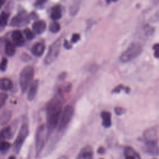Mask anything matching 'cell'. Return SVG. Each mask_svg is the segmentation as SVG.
Masks as SVG:
<instances>
[{
    "label": "cell",
    "mask_w": 159,
    "mask_h": 159,
    "mask_svg": "<svg viewBox=\"0 0 159 159\" xmlns=\"http://www.w3.org/2000/svg\"><path fill=\"white\" fill-rule=\"evenodd\" d=\"M12 117V112L9 110L4 111L0 115V125H4L7 124Z\"/></svg>",
    "instance_id": "obj_22"
},
{
    "label": "cell",
    "mask_w": 159,
    "mask_h": 159,
    "mask_svg": "<svg viewBox=\"0 0 159 159\" xmlns=\"http://www.w3.org/2000/svg\"><path fill=\"white\" fill-rule=\"evenodd\" d=\"M143 30H144L145 34H147V35H151L152 34V32L153 31V29L152 28V27H151L148 25H145L143 28Z\"/></svg>",
    "instance_id": "obj_34"
},
{
    "label": "cell",
    "mask_w": 159,
    "mask_h": 159,
    "mask_svg": "<svg viewBox=\"0 0 159 159\" xmlns=\"http://www.w3.org/2000/svg\"><path fill=\"white\" fill-rule=\"evenodd\" d=\"M143 150L145 153L152 155L157 156L159 155V147L156 140H145V145L143 147Z\"/></svg>",
    "instance_id": "obj_9"
},
{
    "label": "cell",
    "mask_w": 159,
    "mask_h": 159,
    "mask_svg": "<svg viewBox=\"0 0 159 159\" xmlns=\"http://www.w3.org/2000/svg\"><path fill=\"white\" fill-rule=\"evenodd\" d=\"M98 153L102 155L105 153V148L103 147H100L98 149Z\"/></svg>",
    "instance_id": "obj_37"
},
{
    "label": "cell",
    "mask_w": 159,
    "mask_h": 159,
    "mask_svg": "<svg viewBox=\"0 0 159 159\" xmlns=\"http://www.w3.org/2000/svg\"><path fill=\"white\" fill-rule=\"evenodd\" d=\"M29 125L28 124L24 122L21 125L19 129V131L18 132V134L14 142L13 150L15 153L16 154L19 153L25 139L29 135Z\"/></svg>",
    "instance_id": "obj_5"
},
{
    "label": "cell",
    "mask_w": 159,
    "mask_h": 159,
    "mask_svg": "<svg viewBox=\"0 0 159 159\" xmlns=\"http://www.w3.org/2000/svg\"><path fill=\"white\" fill-rule=\"evenodd\" d=\"M63 46L67 50H70V49H71L72 48V45L66 39H65V40H64Z\"/></svg>",
    "instance_id": "obj_35"
},
{
    "label": "cell",
    "mask_w": 159,
    "mask_h": 159,
    "mask_svg": "<svg viewBox=\"0 0 159 159\" xmlns=\"http://www.w3.org/2000/svg\"><path fill=\"white\" fill-rule=\"evenodd\" d=\"M63 111V102L59 97L51 99L46 106V127L48 132L58 126Z\"/></svg>",
    "instance_id": "obj_1"
},
{
    "label": "cell",
    "mask_w": 159,
    "mask_h": 159,
    "mask_svg": "<svg viewBox=\"0 0 159 159\" xmlns=\"http://www.w3.org/2000/svg\"><path fill=\"white\" fill-rule=\"evenodd\" d=\"M76 159H93V150L91 146L83 147L77 156Z\"/></svg>",
    "instance_id": "obj_12"
},
{
    "label": "cell",
    "mask_w": 159,
    "mask_h": 159,
    "mask_svg": "<svg viewBox=\"0 0 159 159\" xmlns=\"http://www.w3.org/2000/svg\"><path fill=\"white\" fill-rule=\"evenodd\" d=\"M9 14L5 11H2L0 14V28H4L6 26L8 19H9Z\"/></svg>",
    "instance_id": "obj_23"
},
{
    "label": "cell",
    "mask_w": 159,
    "mask_h": 159,
    "mask_svg": "<svg viewBox=\"0 0 159 159\" xmlns=\"http://www.w3.org/2000/svg\"><path fill=\"white\" fill-rule=\"evenodd\" d=\"M114 112L116 115L121 116L126 112V110L122 107H116L114 109Z\"/></svg>",
    "instance_id": "obj_31"
},
{
    "label": "cell",
    "mask_w": 159,
    "mask_h": 159,
    "mask_svg": "<svg viewBox=\"0 0 159 159\" xmlns=\"http://www.w3.org/2000/svg\"><path fill=\"white\" fill-rule=\"evenodd\" d=\"M101 159H103V158H101Z\"/></svg>",
    "instance_id": "obj_43"
},
{
    "label": "cell",
    "mask_w": 159,
    "mask_h": 159,
    "mask_svg": "<svg viewBox=\"0 0 159 159\" xmlns=\"http://www.w3.org/2000/svg\"><path fill=\"white\" fill-rule=\"evenodd\" d=\"M74 108L71 105H67L62 111L58 124V132H63L68 125L74 115Z\"/></svg>",
    "instance_id": "obj_7"
},
{
    "label": "cell",
    "mask_w": 159,
    "mask_h": 159,
    "mask_svg": "<svg viewBox=\"0 0 159 159\" xmlns=\"http://www.w3.org/2000/svg\"><path fill=\"white\" fill-rule=\"evenodd\" d=\"M11 37L13 43L16 46H23L25 43V40L22 33L19 30H15L12 32Z\"/></svg>",
    "instance_id": "obj_11"
},
{
    "label": "cell",
    "mask_w": 159,
    "mask_h": 159,
    "mask_svg": "<svg viewBox=\"0 0 159 159\" xmlns=\"http://www.w3.org/2000/svg\"><path fill=\"white\" fill-rule=\"evenodd\" d=\"M142 45L138 42H132L121 53L119 60L122 63H128L138 57L142 52Z\"/></svg>",
    "instance_id": "obj_2"
},
{
    "label": "cell",
    "mask_w": 159,
    "mask_h": 159,
    "mask_svg": "<svg viewBox=\"0 0 159 159\" xmlns=\"http://www.w3.org/2000/svg\"><path fill=\"white\" fill-rule=\"evenodd\" d=\"M81 39V35L80 34L78 33H75L72 35L71 38V42L72 43H75L78 42Z\"/></svg>",
    "instance_id": "obj_32"
},
{
    "label": "cell",
    "mask_w": 159,
    "mask_h": 159,
    "mask_svg": "<svg viewBox=\"0 0 159 159\" xmlns=\"http://www.w3.org/2000/svg\"><path fill=\"white\" fill-rule=\"evenodd\" d=\"M106 3H107V4H110L111 2H112V0H106Z\"/></svg>",
    "instance_id": "obj_39"
},
{
    "label": "cell",
    "mask_w": 159,
    "mask_h": 159,
    "mask_svg": "<svg viewBox=\"0 0 159 159\" xmlns=\"http://www.w3.org/2000/svg\"><path fill=\"white\" fill-rule=\"evenodd\" d=\"M81 0H72L69 7V11L71 16H75L79 11L81 6Z\"/></svg>",
    "instance_id": "obj_19"
},
{
    "label": "cell",
    "mask_w": 159,
    "mask_h": 159,
    "mask_svg": "<svg viewBox=\"0 0 159 159\" xmlns=\"http://www.w3.org/2000/svg\"><path fill=\"white\" fill-rule=\"evenodd\" d=\"M7 59L5 57H3L0 60V70L2 71H5L7 68Z\"/></svg>",
    "instance_id": "obj_30"
},
{
    "label": "cell",
    "mask_w": 159,
    "mask_h": 159,
    "mask_svg": "<svg viewBox=\"0 0 159 159\" xmlns=\"http://www.w3.org/2000/svg\"><path fill=\"white\" fill-rule=\"evenodd\" d=\"M5 0H0V9L2 7V6H3Z\"/></svg>",
    "instance_id": "obj_38"
},
{
    "label": "cell",
    "mask_w": 159,
    "mask_h": 159,
    "mask_svg": "<svg viewBox=\"0 0 159 159\" xmlns=\"http://www.w3.org/2000/svg\"><path fill=\"white\" fill-rule=\"evenodd\" d=\"M45 46L42 42L35 43L31 48V53L35 57H41L45 51Z\"/></svg>",
    "instance_id": "obj_14"
},
{
    "label": "cell",
    "mask_w": 159,
    "mask_h": 159,
    "mask_svg": "<svg viewBox=\"0 0 159 159\" xmlns=\"http://www.w3.org/2000/svg\"><path fill=\"white\" fill-rule=\"evenodd\" d=\"M125 159H140L139 155L131 147H127L124 150Z\"/></svg>",
    "instance_id": "obj_21"
},
{
    "label": "cell",
    "mask_w": 159,
    "mask_h": 159,
    "mask_svg": "<svg viewBox=\"0 0 159 159\" xmlns=\"http://www.w3.org/2000/svg\"><path fill=\"white\" fill-rule=\"evenodd\" d=\"M30 16L25 11L19 12L11 20L10 25L14 27H21L29 24Z\"/></svg>",
    "instance_id": "obj_8"
},
{
    "label": "cell",
    "mask_w": 159,
    "mask_h": 159,
    "mask_svg": "<svg viewBox=\"0 0 159 159\" xmlns=\"http://www.w3.org/2000/svg\"><path fill=\"white\" fill-rule=\"evenodd\" d=\"M39 86V80L38 79L35 80L32 82V83L30 84L29 88V90L27 92V98L28 101H32V100H34V99L35 98L37 93Z\"/></svg>",
    "instance_id": "obj_10"
},
{
    "label": "cell",
    "mask_w": 159,
    "mask_h": 159,
    "mask_svg": "<svg viewBox=\"0 0 159 159\" xmlns=\"http://www.w3.org/2000/svg\"><path fill=\"white\" fill-rule=\"evenodd\" d=\"M24 34L25 37L29 40H32L34 38V34L33 32L29 28H26L24 29Z\"/></svg>",
    "instance_id": "obj_28"
},
{
    "label": "cell",
    "mask_w": 159,
    "mask_h": 159,
    "mask_svg": "<svg viewBox=\"0 0 159 159\" xmlns=\"http://www.w3.org/2000/svg\"><path fill=\"white\" fill-rule=\"evenodd\" d=\"M101 117L102 119V124L106 127L108 128L111 127L112 124L111 121V114L108 111H102L101 113Z\"/></svg>",
    "instance_id": "obj_17"
},
{
    "label": "cell",
    "mask_w": 159,
    "mask_h": 159,
    "mask_svg": "<svg viewBox=\"0 0 159 159\" xmlns=\"http://www.w3.org/2000/svg\"><path fill=\"white\" fill-rule=\"evenodd\" d=\"M34 76V68L28 65L25 66L19 75V85L22 93H25L33 81Z\"/></svg>",
    "instance_id": "obj_4"
},
{
    "label": "cell",
    "mask_w": 159,
    "mask_h": 159,
    "mask_svg": "<svg viewBox=\"0 0 159 159\" xmlns=\"http://www.w3.org/2000/svg\"><path fill=\"white\" fill-rule=\"evenodd\" d=\"M8 98V95L5 93H0V109L5 104Z\"/></svg>",
    "instance_id": "obj_29"
},
{
    "label": "cell",
    "mask_w": 159,
    "mask_h": 159,
    "mask_svg": "<svg viewBox=\"0 0 159 159\" xmlns=\"http://www.w3.org/2000/svg\"><path fill=\"white\" fill-rule=\"evenodd\" d=\"M11 146V144L6 141V140H2L0 142V152H6L7 151Z\"/></svg>",
    "instance_id": "obj_26"
},
{
    "label": "cell",
    "mask_w": 159,
    "mask_h": 159,
    "mask_svg": "<svg viewBox=\"0 0 159 159\" xmlns=\"http://www.w3.org/2000/svg\"><path fill=\"white\" fill-rule=\"evenodd\" d=\"M48 132L45 124H40L37 129L35 135V157H38L42 153L45 143Z\"/></svg>",
    "instance_id": "obj_3"
},
{
    "label": "cell",
    "mask_w": 159,
    "mask_h": 159,
    "mask_svg": "<svg viewBox=\"0 0 159 159\" xmlns=\"http://www.w3.org/2000/svg\"><path fill=\"white\" fill-rule=\"evenodd\" d=\"M153 50H154V57L156 58H159V43H155L152 47Z\"/></svg>",
    "instance_id": "obj_33"
},
{
    "label": "cell",
    "mask_w": 159,
    "mask_h": 159,
    "mask_svg": "<svg viewBox=\"0 0 159 159\" xmlns=\"http://www.w3.org/2000/svg\"><path fill=\"white\" fill-rule=\"evenodd\" d=\"M8 159H16V157H15L14 156L12 155V156H10V157H9V158H8Z\"/></svg>",
    "instance_id": "obj_40"
},
{
    "label": "cell",
    "mask_w": 159,
    "mask_h": 159,
    "mask_svg": "<svg viewBox=\"0 0 159 159\" xmlns=\"http://www.w3.org/2000/svg\"><path fill=\"white\" fill-rule=\"evenodd\" d=\"M62 16L61 9L60 6L56 5L53 6L50 12V17L52 19L54 20H57L60 19Z\"/></svg>",
    "instance_id": "obj_20"
},
{
    "label": "cell",
    "mask_w": 159,
    "mask_h": 159,
    "mask_svg": "<svg viewBox=\"0 0 159 159\" xmlns=\"http://www.w3.org/2000/svg\"><path fill=\"white\" fill-rule=\"evenodd\" d=\"M144 136H145V140H155L156 131L153 129H148L145 132Z\"/></svg>",
    "instance_id": "obj_24"
},
{
    "label": "cell",
    "mask_w": 159,
    "mask_h": 159,
    "mask_svg": "<svg viewBox=\"0 0 159 159\" xmlns=\"http://www.w3.org/2000/svg\"><path fill=\"white\" fill-rule=\"evenodd\" d=\"M4 52L9 57H12L16 53L15 44L9 40H6L4 44Z\"/></svg>",
    "instance_id": "obj_18"
},
{
    "label": "cell",
    "mask_w": 159,
    "mask_h": 159,
    "mask_svg": "<svg viewBox=\"0 0 159 159\" xmlns=\"http://www.w3.org/2000/svg\"><path fill=\"white\" fill-rule=\"evenodd\" d=\"M120 91H124L125 93H129L130 91V88L128 86H125L122 84H119V85L116 86L112 90V93H119L120 92Z\"/></svg>",
    "instance_id": "obj_25"
},
{
    "label": "cell",
    "mask_w": 159,
    "mask_h": 159,
    "mask_svg": "<svg viewBox=\"0 0 159 159\" xmlns=\"http://www.w3.org/2000/svg\"><path fill=\"white\" fill-rule=\"evenodd\" d=\"M14 87L12 81L6 77L0 78V89L7 91L12 89Z\"/></svg>",
    "instance_id": "obj_15"
},
{
    "label": "cell",
    "mask_w": 159,
    "mask_h": 159,
    "mask_svg": "<svg viewBox=\"0 0 159 159\" xmlns=\"http://www.w3.org/2000/svg\"><path fill=\"white\" fill-rule=\"evenodd\" d=\"M153 159H157V158H153Z\"/></svg>",
    "instance_id": "obj_42"
},
{
    "label": "cell",
    "mask_w": 159,
    "mask_h": 159,
    "mask_svg": "<svg viewBox=\"0 0 159 159\" xmlns=\"http://www.w3.org/2000/svg\"><path fill=\"white\" fill-rule=\"evenodd\" d=\"M14 130L11 125L4 127L0 130V142L6 139H11L13 137Z\"/></svg>",
    "instance_id": "obj_13"
},
{
    "label": "cell",
    "mask_w": 159,
    "mask_h": 159,
    "mask_svg": "<svg viewBox=\"0 0 159 159\" xmlns=\"http://www.w3.org/2000/svg\"><path fill=\"white\" fill-rule=\"evenodd\" d=\"M49 30L52 33H57L60 30V24L55 21L52 22L49 26Z\"/></svg>",
    "instance_id": "obj_27"
},
{
    "label": "cell",
    "mask_w": 159,
    "mask_h": 159,
    "mask_svg": "<svg viewBox=\"0 0 159 159\" xmlns=\"http://www.w3.org/2000/svg\"><path fill=\"white\" fill-rule=\"evenodd\" d=\"M118 0H112V2H116V1H117Z\"/></svg>",
    "instance_id": "obj_41"
},
{
    "label": "cell",
    "mask_w": 159,
    "mask_h": 159,
    "mask_svg": "<svg viewBox=\"0 0 159 159\" xmlns=\"http://www.w3.org/2000/svg\"><path fill=\"white\" fill-rule=\"evenodd\" d=\"M47 0H37L35 2V5L36 6H41L45 2H47Z\"/></svg>",
    "instance_id": "obj_36"
},
{
    "label": "cell",
    "mask_w": 159,
    "mask_h": 159,
    "mask_svg": "<svg viewBox=\"0 0 159 159\" xmlns=\"http://www.w3.org/2000/svg\"><path fill=\"white\" fill-rule=\"evenodd\" d=\"M61 37H60L58 38L55 41H54L50 46L48 51L44 59V63L46 65L51 64L58 57L61 49Z\"/></svg>",
    "instance_id": "obj_6"
},
{
    "label": "cell",
    "mask_w": 159,
    "mask_h": 159,
    "mask_svg": "<svg viewBox=\"0 0 159 159\" xmlns=\"http://www.w3.org/2000/svg\"><path fill=\"white\" fill-rule=\"evenodd\" d=\"M32 29L35 33L41 34L45 30L46 22L42 20H36L32 24Z\"/></svg>",
    "instance_id": "obj_16"
}]
</instances>
